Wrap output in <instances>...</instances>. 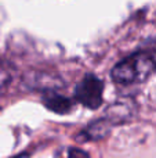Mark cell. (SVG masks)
Listing matches in <instances>:
<instances>
[{"mask_svg":"<svg viewBox=\"0 0 156 158\" xmlns=\"http://www.w3.org/2000/svg\"><path fill=\"white\" fill-rule=\"evenodd\" d=\"M108 131H109V125H108L105 121H98V122H96V123L88 126L86 133H87V136L91 137L93 140H97V139L104 137L105 135L108 133Z\"/></svg>","mask_w":156,"mask_h":158,"instance_id":"277c9868","label":"cell"},{"mask_svg":"<svg viewBox=\"0 0 156 158\" xmlns=\"http://www.w3.org/2000/svg\"><path fill=\"white\" fill-rule=\"evenodd\" d=\"M43 103L47 108L57 112V114H66V112L71 111V107H72V103L69 98L64 97L61 94H57V93L46 94L43 98Z\"/></svg>","mask_w":156,"mask_h":158,"instance_id":"3957f363","label":"cell"},{"mask_svg":"<svg viewBox=\"0 0 156 158\" xmlns=\"http://www.w3.org/2000/svg\"><path fill=\"white\" fill-rule=\"evenodd\" d=\"M68 158H90V156L80 148H71L68 153Z\"/></svg>","mask_w":156,"mask_h":158,"instance_id":"5b68a950","label":"cell"},{"mask_svg":"<svg viewBox=\"0 0 156 158\" xmlns=\"http://www.w3.org/2000/svg\"><path fill=\"white\" fill-rule=\"evenodd\" d=\"M156 68V60L146 52H138L122 60L112 69V79L120 85H135L146 81Z\"/></svg>","mask_w":156,"mask_h":158,"instance_id":"6da1fadb","label":"cell"},{"mask_svg":"<svg viewBox=\"0 0 156 158\" xmlns=\"http://www.w3.org/2000/svg\"><path fill=\"white\" fill-rule=\"evenodd\" d=\"M102 92L104 85L97 77L87 75L76 87V100L82 106L87 107L90 110H96L102 103Z\"/></svg>","mask_w":156,"mask_h":158,"instance_id":"7a4b0ae2","label":"cell"},{"mask_svg":"<svg viewBox=\"0 0 156 158\" xmlns=\"http://www.w3.org/2000/svg\"><path fill=\"white\" fill-rule=\"evenodd\" d=\"M15 158H28V154H21V156H18Z\"/></svg>","mask_w":156,"mask_h":158,"instance_id":"8992f818","label":"cell"}]
</instances>
